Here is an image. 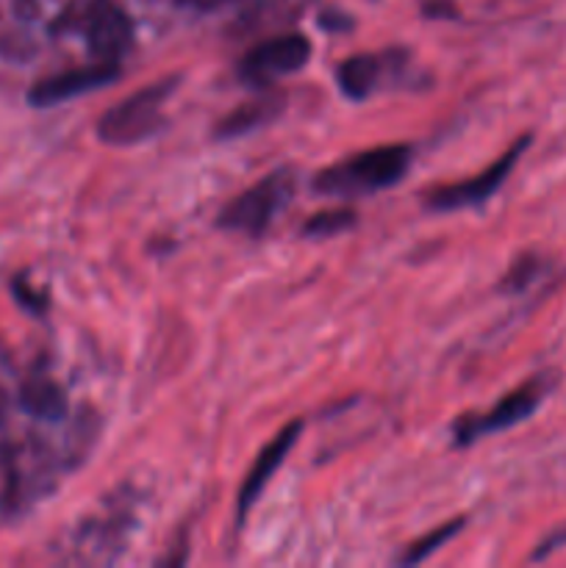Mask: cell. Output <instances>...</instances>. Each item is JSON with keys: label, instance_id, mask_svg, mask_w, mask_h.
I'll list each match as a JSON object with an SVG mask.
<instances>
[{"label": "cell", "instance_id": "cell-1", "mask_svg": "<svg viewBox=\"0 0 566 568\" xmlns=\"http://www.w3.org/2000/svg\"><path fill=\"white\" fill-rule=\"evenodd\" d=\"M411 161H414L411 144H383V148L361 150L316 172L311 186L325 197H366L403 181L411 170Z\"/></svg>", "mask_w": 566, "mask_h": 568}, {"label": "cell", "instance_id": "cell-4", "mask_svg": "<svg viewBox=\"0 0 566 568\" xmlns=\"http://www.w3.org/2000/svg\"><path fill=\"white\" fill-rule=\"evenodd\" d=\"M61 31L81 33L98 61L117 64L133 48V20L120 0H81L59 20Z\"/></svg>", "mask_w": 566, "mask_h": 568}, {"label": "cell", "instance_id": "cell-5", "mask_svg": "<svg viewBox=\"0 0 566 568\" xmlns=\"http://www.w3.org/2000/svg\"><path fill=\"white\" fill-rule=\"evenodd\" d=\"M311 39L303 33H283L250 48L239 61V78L247 87L266 89L281 78L303 70L311 59Z\"/></svg>", "mask_w": 566, "mask_h": 568}, {"label": "cell", "instance_id": "cell-10", "mask_svg": "<svg viewBox=\"0 0 566 568\" xmlns=\"http://www.w3.org/2000/svg\"><path fill=\"white\" fill-rule=\"evenodd\" d=\"M300 430H303V422L300 419L289 422V425L283 427V430L277 433V436L272 438L264 449H261L259 458H255V464L250 466L247 477H244L242 488H239V494H236V519L239 521L247 519V514L253 510V505L259 503L261 494H264V488L270 486V480H272V475L277 471V466L286 460V455L292 453L294 444H297Z\"/></svg>", "mask_w": 566, "mask_h": 568}, {"label": "cell", "instance_id": "cell-7", "mask_svg": "<svg viewBox=\"0 0 566 568\" xmlns=\"http://www.w3.org/2000/svg\"><path fill=\"white\" fill-rule=\"evenodd\" d=\"M549 392V377L538 375L533 377V381L522 383L519 388H514V392L508 394V397L499 399L494 408H488L483 416H464V419L455 422L453 427V436H455V444H472L475 438H483V436H494V433L499 430H511V427H516L519 422L530 419L533 410L542 405V399L547 397Z\"/></svg>", "mask_w": 566, "mask_h": 568}, {"label": "cell", "instance_id": "cell-15", "mask_svg": "<svg viewBox=\"0 0 566 568\" xmlns=\"http://www.w3.org/2000/svg\"><path fill=\"white\" fill-rule=\"evenodd\" d=\"M538 270H542V261L538 255H522V258L514 261L508 272L503 277V292H522L525 286H530L536 281Z\"/></svg>", "mask_w": 566, "mask_h": 568}, {"label": "cell", "instance_id": "cell-6", "mask_svg": "<svg viewBox=\"0 0 566 568\" xmlns=\"http://www.w3.org/2000/svg\"><path fill=\"white\" fill-rule=\"evenodd\" d=\"M530 144V136H522L499 155L494 164H488L486 170L477 172V175L466 178V181L458 183H447V186H436L427 192L425 205L436 214H447V211H458V209H472V205L486 203L488 197L499 192V186L505 183V178L511 175V170L516 166V161L522 159V153Z\"/></svg>", "mask_w": 566, "mask_h": 568}, {"label": "cell", "instance_id": "cell-9", "mask_svg": "<svg viewBox=\"0 0 566 568\" xmlns=\"http://www.w3.org/2000/svg\"><path fill=\"white\" fill-rule=\"evenodd\" d=\"M120 78V67L109 64V61H94V64L72 67V70L55 72V75L42 78L28 89V103L37 109H50V105L67 103L81 94L98 92V89L109 87Z\"/></svg>", "mask_w": 566, "mask_h": 568}, {"label": "cell", "instance_id": "cell-12", "mask_svg": "<svg viewBox=\"0 0 566 568\" xmlns=\"http://www.w3.org/2000/svg\"><path fill=\"white\" fill-rule=\"evenodd\" d=\"M17 403L26 410L28 416L42 422H61L67 416V397L61 392L59 383L53 377L42 375V372H33L31 377H26L17 394Z\"/></svg>", "mask_w": 566, "mask_h": 568}, {"label": "cell", "instance_id": "cell-8", "mask_svg": "<svg viewBox=\"0 0 566 568\" xmlns=\"http://www.w3.org/2000/svg\"><path fill=\"white\" fill-rule=\"evenodd\" d=\"M408 64L405 50H381V53H355L344 59L336 70V83L350 100H366L403 75Z\"/></svg>", "mask_w": 566, "mask_h": 568}, {"label": "cell", "instance_id": "cell-16", "mask_svg": "<svg viewBox=\"0 0 566 568\" xmlns=\"http://www.w3.org/2000/svg\"><path fill=\"white\" fill-rule=\"evenodd\" d=\"M14 294H17V300L26 305V308H31V311H42L44 308L42 294H37L33 288H26V283H22V281L14 283Z\"/></svg>", "mask_w": 566, "mask_h": 568}, {"label": "cell", "instance_id": "cell-3", "mask_svg": "<svg viewBox=\"0 0 566 568\" xmlns=\"http://www.w3.org/2000/svg\"><path fill=\"white\" fill-rule=\"evenodd\" d=\"M175 89L178 78H161L111 105L98 120L100 142L114 144V148H131V144L155 136L164 128V103Z\"/></svg>", "mask_w": 566, "mask_h": 568}, {"label": "cell", "instance_id": "cell-14", "mask_svg": "<svg viewBox=\"0 0 566 568\" xmlns=\"http://www.w3.org/2000/svg\"><path fill=\"white\" fill-rule=\"evenodd\" d=\"M353 225H355L353 209H331L311 216V220L300 227V233L309 239H325V236H336V233L347 231V227Z\"/></svg>", "mask_w": 566, "mask_h": 568}, {"label": "cell", "instance_id": "cell-13", "mask_svg": "<svg viewBox=\"0 0 566 568\" xmlns=\"http://www.w3.org/2000/svg\"><path fill=\"white\" fill-rule=\"evenodd\" d=\"M464 525H466V519H453V521H447V525H438L436 530H431V532H427V536H422L420 541L411 544V547L405 549L403 558H400V564H403V566L422 564V560L431 558V555L436 552V549H442L444 544L453 541V538L458 536L461 530H464Z\"/></svg>", "mask_w": 566, "mask_h": 568}, {"label": "cell", "instance_id": "cell-11", "mask_svg": "<svg viewBox=\"0 0 566 568\" xmlns=\"http://www.w3.org/2000/svg\"><path fill=\"white\" fill-rule=\"evenodd\" d=\"M286 109V98L275 92H264L259 98L247 100V103L236 105L233 111H228L214 128L216 139H239L247 136V133L266 128L270 122H275L281 116V111Z\"/></svg>", "mask_w": 566, "mask_h": 568}, {"label": "cell", "instance_id": "cell-2", "mask_svg": "<svg viewBox=\"0 0 566 568\" xmlns=\"http://www.w3.org/2000/svg\"><path fill=\"white\" fill-rule=\"evenodd\" d=\"M294 192H297V175L292 166H277L270 175L255 181L253 186L244 189L233 200H228L225 209L216 216V225L222 231L242 233V236L259 239L264 236L277 220L283 209L292 203Z\"/></svg>", "mask_w": 566, "mask_h": 568}]
</instances>
